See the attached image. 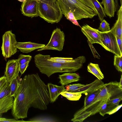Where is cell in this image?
<instances>
[{
	"label": "cell",
	"instance_id": "cell-11",
	"mask_svg": "<svg viewBox=\"0 0 122 122\" xmlns=\"http://www.w3.org/2000/svg\"><path fill=\"white\" fill-rule=\"evenodd\" d=\"M63 14L65 16L70 10L73 13L75 17L79 15L82 9L71 0H57Z\"/></svg>",
	"mask_w": 122,
	"mask_h": 122
},
{
	"label": "cell",
	"instance_id": "cell-7",
	"mask_svg": "<svg viewBox=\"0 0 122 122\" xmlns=\"http://www.w3.org/2000/svg\"><path fill=\"white\" fill-rule=\"evenodd\" d=\"M65 36L63 31L57 28L52 32L50 40L48 43L43 47L39 49L37 51L44 50H52L62 51L65 40Z\"/></svg>",
	"mask_w": 122,
	"mask_h": 122
},
{
	"label": "cell",
	"instance_id": "cell-39",
	"mask_svg": "<svg viewBox=\"0 0 122 122\" xmlns=\"http://www.w3.org/2000/svg\"><path fill=\"white\" fill-rule=\"evenodd\" d=\"M7 82V78L5 75L0 77V90Z\"/></svg>",
	"mask_w": 122,
	"mask_h": 122
},
{
	"label": "cell",
	"instance_id": "cell-12",
	"mask_svg": "<svg viewBox=\"0 0 122 122\" xmlns=\"http://www.w3.org/2000/svg\"><path fill=\"white\" fill-rule=\"evenodd\" d=\"M108 99L109 98L105 100L97 101L94 103H91L85 108H82L74 114V117L87 112H91L92 113V115L95 114L99 112L102 107Z\"/></svg>",
	"mask_w": 122,
	"mask_h": 122
},
{
	"label": "cell",
	"instance_id": "cell-20",
	"mask_svg": "<svg viewBox=\"0 0 122 122\" xmlns=\"http://www.w3.org/2000/svg\"><path fill=\"white\" fill-rule=\"evenodd\" d=\"M104 85V84L97 90L87 93L85 95L84 105L82 108H85L88 106L93 102L103 89Z\"/></svg>",
	"mask_w": 122,
	"mask_h": 122
},
{
	"label": "cell",
	"instance_id": "cell-14",
	"mask_svg": "<svg viewBox=\"0 0 122 122\" xmlns=\"http://www.w3.org/2000/svg\"><path fill=\"white\" fill-rule=\"evenodd\" d=\"M47 85L50 102L51 103L56 101L61 92L66 91L65 87L63 85L58 86L49 83H48Z\"/></svg>",
	"mask_w": 122,
	"mask_h": 122
},
{
	"label": "cell",
	"instance_id": "cell-31",
	"mask_svg": "<svg viewBox=\"0 0 122 122\" xmlns=\"http://www.w3.org/2000/svg\"><path fill=\"white\" fill-rule=\"evenodd\" d=\"M65 16L67 20L71 22L74 24L80 27L76 19L73 12L71 10L67 13Z\"/></svg>",
	"mask_w": 122,
	"mask_h": 122
},
{
	"label": "cell",
	"instance_id": "cell-28",
	"mask_svg": "<svg viewBox=\"0 0 122 122\" xmlns=\"http://www.w3.org/2000/svg\"><path fill=\"white\" fill-rule=\"evenodd\" d=\"M122 56L114 55V65L116 69L119 71L122 72Z\"/></svg>",
	"mask_w": 122,
	"mask_h": 122
},
{
	"label": "cell",
	"instance_id": "cell-4",
	"mask_svg": "<svg viewBox=\"0 0 122 122\" xmlns=\"http://www.w3.org/2000/svg\"><path fill=\"white\" fill-rule=\"evenodd\" d=\"M121 96H122V87L119 86V83L111 82L104 84L103 88L93 102Z\"/></svg>",
	"mask_w": 122,
	"mask_h": 122
},
{
	"label": "cell",
	"instance_id": "cell-33",
	"mask_svg": "<svg viewBox=\"0 0 122 122\" xmlns=\"http://www.w3.org/2000/svg\"><path fill=\"white\" fill-rule=\"evenodd\" d=\"M73 58H65L61 57H51L49 60L51 61L61 63H64L72 61Z\"/></svg>",
	"mask_w": 122,
	"mask_h": 122
},
{
	"label": "cell",
	"instance_id": "cell-36",
	"mask_svg": "<svg viewBox=\"0 0 122 122\" xmlns=\"http://www.w3.org/2000/svg\"><path fill=\"white\" fill-rule=\"evenodd\" d=\"M30 62L28 61L25 63L19 64L20 72L21 75L23 74L26 70Z\"/></svg>",
	"mask_w": 122,
	"mask_h": 122
},
{
	"label": "cell",
	"instance_id": "cell-32",
	"mask_svg": "<svg viewBox=\"0 0 122 122\" xmlns=\"http://www.w3.org/2000/svg\"><path fill=\"white\" fill-rule=\"evenodd\" d=\"M107 100L103 105L99 112L100 114L103 116H104L105 114L112 110L107 104Z\"/></svg>",
	"mask_w": 122,
	"mask_h": 122
},
{
	"label": "cell",
	"instance_id": "cell-26",
	"mask_svg": "<svg viewBox=\"0 0 122 122\" xmlns=\"http://www.w3.org/2000/svg\"><path fill=\"white\" fill-rule=\"evenodd\" d=\"M122 100V96L108 100L107 103L112 109L119 105V102Z\"/></svg>",
	"mask_w": 122,
	"mask_h": 122
},
{
	"label": "cell",
	"instance_id": "cell-15",
	"mask_svg": "<svg viewBox=\"0 0 122 122\" xmlns=\"http://www.w3.org/2000/svg\"><path fill=\"white\" fill-rule=\"evenodd\" d=\"M104 84V82L101 80L96 79L92 83L85 85L73 92L81 93L86 95L87 93L97 90Z\"/></svg>",
	"mask_w": 122,
	"mask_h": 122
},
{
	"label": "cell",
	"instance_id": "cell-30",
	"mask_svg": "<svg viewBox=\"0 0 122 122\" xmlns=\"http://www.w3.org/2000/svg\"><path fill=\"white\" fill-rule=\"evenodd\" d=\"M102 32H106L110 30L109 24L105 19H103L100 23L98 29Z\"/></svg>",
	"mask_w": 122,
	"mask_h": 122
},
{
	"label": "cell",
	"instance_id": "cell-23",
	"mask_svg": "<svg viewBox=\"0 0 122 122\" xmlns=\"http://www.w3.org/2000/svg\"><path fill=\"white\" fill-rule=\"evenodd\" d=\"M95 7L97 10V15L99 19L101 22L104 17H106L103 10V8L102 6L101 3L98 0H90Z\"/></svg>",
	"mask_w": 122,
	"mask_h": 122
},
{
	"label": "cell",
	"instance_id": "cell-25",
	"mask_svg": "<svg viewBox=\"0 0 122 122\" xmlns=\"http://www.w3.org/2000/svg\"><path fill=\"white\" fill-rule=\"evenodd\" d=\"M56 120L51 117L45 116H41L30 119L28 122H56Z\"/></svg>",
	"mask_w": 122,
	"mask_h": 122
},
{
	"label": "cell",
	"instance_id": "cell-10",
	"mask_svg": "<svg viewBox=\"0 0 122 122\" xmlns=\"http://www.w3.org/2000/svg\"><path fill=\"white\" fill-rule=\"evenodd\" d=\"M19 64L17 59L9 60L6 64L4 75L7 82L10 83L13 79L19 76Z\"/></svg>",
	"mask_w": 122,
	"mask_h": 122
},
{
	"label": "cell",
	"instance_id": "cell-40",
	"mask_svg": "<svg viewBox=\"0 0 122 122\" xmlns=\"http://www.w3.org/2000/svg\"><path fill=\"white\" fill-rule=\"evenodd\" d=\"M117 42L120 50L122 53V38L116 36Z\"/></svg>",
	"mask_w": 122,
	"mask_h": 122
},
{
	"label": "cell",
	"instance_id": "cell-45",
	"mask_svg": "<svg viewBox=\"0 0 122 122\" xmlns=\"http://www.w3.org/2000/svg\"><path fill=\"white\" fill-rule=\"evenodd\" d=\"M18 0L20 2H24L25 0Z\"/></svg>",
	"mask_w": 122,
	"mask_h": 122
},
{
	"label": "cell",
	"instance_id": "cell-38",
	"mask_svg": "<svg viewBox=\"0 0 122 122\" xmlns=\"http://www.w3.org/2000/svg\"><path fill=\"white\" fill-rule=\"evenodd\" d=\"M26 122L23 121V120H19L18 119L15 118L14 119H7L6 118L0 117V122Z\"/></svg>",
	"mask_w": 122,
	"mask_h": 122
},
{
	"label": "cell",
	"instance_id": "cell-1",
	"mask_svg": "<svg viewBox=\"0 0 122 122\" xmlns=\"http://www.w3.org/2000/svg\"><path fill=\"white\" fill-rule=\"evenodd\" d=\"M14 97L11 113L17 119L27 117L29 108L45 110L50 102L47 85L37 73L24 77Z\"/></svg>",
	"mask_w": 122,
	"mask_h": 122
},
{
	"label": "cell",
	"instance_id": "cell-18",
	"mask_svg": "<svg viewBox=\"0 0 122 122\" xmlns=\"http://www.w3.org/2000/svg\"><path fill=\"white\" fill-rule=\"evenodd\" d=\"M101 3L104 6L103 10L105 15L110 18L113 17L117 9L114 0H102Z\"/></svg>",
	"mask_w": 122,
	"mask_h": 122
},
{
	"label": "cell",
	"instance_id": "cell-47",
	"mask_svg": "<svg viewBox=\"0 0 122 122\" xmlns=\"http://www.w3.org/2000/svg\"><path fill=\"white\" fill-rule=\"evenodd\" d=\"M37 0V1H38V0Z\"/></svg>",
	"mask_w": 122,
	"mask_h": 122
},
{
	"label": "cell",
	"instance_id": "cell-13",
	"mask_svg": "<svg viewBox=\"0 0 122 122\" xmlns=\"http://www.w3.org/2000/svg\"><path fill=\"white\" fill-rule=\"evenodd\" d=\"M45 45L44 44H39L31 42H17L16 44V47L23 53H28L36 49L42 48L44 47Z\"/></svg>",
	"mask_w": 122,
	"mask_h": 122
},
{
	"label": "cell",
	"instance_id": "cell-6",
	"mask_svg": "<svg viewBox=\"0 0 122 122\" xmlns=\"http://www.w3.org/2000/svg\"><path fill=\"white\" fill-rule=\"evenodd\" d=\"M102 41L104 48L115 55L122 56L117 44L116 36L110 30L106 32L100 31Z\"/></svg>",
	"mask_w": 122,
	"mask_h": 122
},
{
	"label": "cell",
	"instance_id": "cell-22",
	"mask_svg": "<svg viewBox=\"0 0 122 122\" xmlns=\"http://www.w3.org/2000/svg\"><path fill=\"white\" fill-rule=\"evenodd\" d=\"M22 79L18 76L13 79L9 83L10 91V96H14L19 88Z\"/></svg>",
	"mask_w": 122,
	"mask_h": 122
},
{
	"label": "cell",
	"instance_id": "cell-35",
	"mask_svg": "<svg viewBox=\"0 0 122 122\" xmlns=\"http://www.w3.org/2000/svg\"><path fill=\"white\" fill-rule=\"evenodd\" d=\"M82 4L92 9L97 14V12L94 6L90 0H78Z\"/></svg>",
	"mask_w": 122,
	"mask_h": 122
},
{
	"label": "cell",
	"instance_id": "cell-24",
	"mask_svg": "<svg viewBox=\"0 0 122 122\" xmlns=\"http://www.w3.org/2000/svg\"><path fill=\"white\" fill-rule=\"evenodd\" d=\"M81 93L70 92L65 91L61 92V94L68 100L73 101L78 100L82 96Z\"/></svg>",
	"mask_w": 122,
	"mask_h": 122
},
{
	"label": "cell",
	"instance_id": "cell-42",
	"mask_svg": "<svg viewBox=\"0 0 122 122\" xmlns=\"http://www.w3.org/2000/svg\"><path fill=\"white\" fill-rule=\"evenodd\" d=\"M10 89L9 84L6 89L5 93V97L8 96H10Z\"/></svg>",
	"mask_w": 122,
	"mask_h": 122
},
{
	"label": "cell",
	"instance_id": "cell-8",
	"mask_svg": "<svg viewBox=\"0 0 122 122\" xmlns=\"http://www.w3.org/2000/svg\"><path fill=\"white\" fill-rule=\"evenodd\" d=\"M81 30L90 43L91 44L96 43L99 44L104 48L99 30L94 28L87 24L82 26L81 28Z\"/></svg>",
	"mask_w": 122,
	"mask_h": 122
},
{
	"label": "cell",
	"instance_id": "cell-9",
	"mask_svg": "<svg viewBox=\"0 0 122 122\" xmlns=\"http://www.w3.org/2000/svg\"><path fill=\"white\" fill-rule=\"evenodd\" d=\"M38 1L36 0H25L22 2L21 10L25 16L31 18L38 16Z\"/></svg>",
	"mask_w": 122,
	"mask_h": 122
},
{
	"label": "cell",
	"instance_id": "cell-3",
	"mask_svg": "<svg viewBox=\"0 0 122 122\" xmlns=\"http://www.w3.org/2000/svg\"><path fill=\"white\" fill-rule=\"evenodd\" d=\"M38 16L48 23H58L63 14L57 0H38Z\"/></svg>",
	"mask_w": 122,
	"mask_h": 122
},
{
	"label": "cell",
	"instance_id": "cell-16",
	"mask_svg": "<svg viewBox=\"0 0 122 122\" xmlns=\"http://www.w3.org/2000/svg\"><path fill=\"white\" fill-rule=\"evenodd\" d=\"M117 19L110 30L116 36L122 38V5L118 11Z\"/></svg>",
	"mask_w": 122,
	"mask_h": 122
},
{
	"label": "cell",
	"instance_id": "cell-34",
	"mask_svg": "<svg viewBox=\"0 0 122 122\" xmlns=\"http://www.w3.org/2000/svg\"><path fill=\"white\" fill-rule=\"evenodd\" d=\"M32 58V56L30 55L20 54L17 59L19 64L25 63L28 61L30 62Z\"/></svg>",
	"mask_w": 122,
	"mask_h": 122
},
{
	"label": "cell",
	"instance_id": "cell-19",
	"mask_svg": "<svg viewBox=\"0 0 122 122\" xmlns=\"http://www.w3.org/2000/svg\"><path fill=\"white\" fill-rule=\"evenodd\" d=\"M14 97L10 96L5 97L0 100V117L3 113L7 112L12 107Z\"/></svg>",
	"mask_w": 122,
	"mask_h": 122
},
{
	"label": "cell",
	"instance_id": "cell-37",
	"mask_svg": "<svg viewBox=\"0 0 122 122\" xmlns=\"http://www.w3.org/2000/svg\"><path fill=\"white\" fill-rule=\"evenodd\" d=\"M9 83L6 82L0 90V100L5 97L6 89Z\"/></svg>",
	"mask_w": 122,
	"mask_h": 122
},
{
	"label": "cell",
	"instance_id": "cell-29",
	"mask_svg": "<svg viewBox=\"0 0 122 122\" xmlns=\"http://www.w3.org/2000/svg\"><path fill=\"white\" fill-rule=\"evenodd\" d=\"M85 85L80 83L75 84L67 85L65 87L66 91L73 92L78 88L84 86Z\"/></svg>",
	"mask_w": 122,
	"mask_h": 122
},
{
	"label": "cell",
	"instance_id": "cell-2",
	"mask_svg": "<svg viewBox=\"0 0 122 122\" xmlns=\"http://www.w3.org/2000/svg\"><path fill=\"white\" fill-rule=\"evenodd\" d=\"M50 56L38 54L34 57L36 66L42 73L49 77L54 73L58 72H75L80 69L86 62V58L83 56H79L72 61L64 63L50 61Z\"/></svg>",
	"mask_w": 122,
	"mask_h": 122
},
{
	"label": "cell",
	"instance_id": "cell-44",
	"mask_svg": "<svg viewBox=\"0 0 122 122\" xmlns=\"http://www.w3.org/2000/svg\"><path fill=\"white\" fill-rule=\"evenodd\" d=\"M114 1L115 3V5L116 8L117 9L118 6H119V5L118 2V0H114Z\"/></svg>",
	"mask_w": 122,
	"mask_h": 122
},
{
	"label": "cell",
	"instance_id": "cell-46",
	"mask_svg": "<svg viewBox=\"0 0 122 122\" xmlns=\"http://www.w3.org/2000/svg\"><path fill=\"white\" fill-rule=\"evenodd\" d=\"M120 1L121 2V5H122V0H120Z\"/></svg>",
	"mask_w": 122,
	"mask_h": 122
},
{
	"label": "cell",
	"instance_id": "cell-5",
	"mask_svg": "<svg viewBox=\"0 0 122 122\" xmlns=\"http://www.w3.org/2000/svg\"><path fill=\"white\" fill-rule=\"evenodd\" d=\"M17 42L15 36L11 30L6 32L3 35L1 49L2 55L5 58L10 57L16 53Z\"/></svg>",
	"mask_w": 122,
	"mask_h": 122
},
{
	"label": "cell",
	"instance_id": "cell-21",
	"mask_svg": "<svg viewBox=\"0 0 122 122\" xmlns=\"http://www.w3.org/2000/svg\"><path fill=\"white\" fill-rule=\"evenodd\" d=\"M87 70L88 72L94 75L98 79L102 80L104 78V75L98 64L90 63L87 66Z\"/></svg>",
	"mask_w": 122,
	"mask_h": 122
},
{
	"label": "cell",
	"instance_id": "cell-41",
	"mask_svg": "<svg viewBox=\"0 0 122 122\" xmlns=\"http://www.w3.org/2000/svg\"><path fill=\"white\" fill-rule=\"evenodd\" d=\"M122 106V104L120 105H119L118 106L115 107L112 110L108 112L107 114H109V115H110L115 113L118 111V110L121 108Z\"/></svg>",
	"mask_w": 122,
	"mask_h": 122
},
{
	"label": "cell",
	"instance_id": "cell-43",
	"mask_svg": "<svg viewBox=\"0 0 122 122\" xmlns=\"http://www.w3.org/2000/svg\"><path fill=\"white\" fill-rule=\"evenodd\" d=\"M119 83V86L122 87V75H121V77L120 79V82Z\"/></svg>",
	"mask_w": 122,
	"mask_h": 122
},
{
	"label": "cell",
	"instance_id": "cell-27",
	"mask_svg": "<svg viewBox=\"0 0 122 122\" xmlns=\"http://www.w3.org/2000/svg\"><path fill=\"white\" fill-rule=\"evenodd\" d=\"M92 115L91 112H87L83 113L75 117H73L71 120L73 122H82L88 117Z\"/></svg>",
	"mask_w": 122,
	"mask_h": 122
},
{
	"label": "cell",
	"instance_id": "cell-17",
	"mask_svg": "<svg viewBox=\"0 0 122 122\" xmlns=\"http://www.w3.org/2000/svg\"><path fill=\"white\" fill-rule=\"evenodd\" d=\"M80 77L76 73H67L59 75L58 78L60 80L59 83L61 85H67L71 82L78 81L80 79Z\"/></svg>",
	"mask_w": 122,
	"mask_h": 122
}]
</instances>
